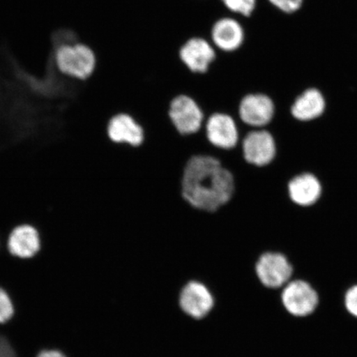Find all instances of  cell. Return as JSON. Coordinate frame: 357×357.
Listing matches in <instances>:
<instances>
[{
	"label": "cell",
	"instance_id": "6da1fadb",
	"mask_svg": "<svg viewBox=\"0 0 357 357\" xmlns=\"http://www.w3.org/2000/svg\"><path fill=\"white\" fill-rule=\"evenodd\" d=\"M233 174L215 156L199 154L187 162L181 181L182 197L198 211L214 213L233 198Z\"/></svg>",
	"mask_w": 357,
	"mask_h": 357
},
{
	"label": "cell",
	"instance_id": "7a4b0ae2",
	"mask_svg": "<svg viewBox=\"0 0 357 357\" xmlns=\"http://www.w3.org/2000/svg\"><path fill=\"white\" fill-rule=\"evenodd\" d=\"M51 51L56 69L65 77L77 82L91 79L98 66V57L89 45L79 42L78 35L69 29L55 31L51 37Z\"/></svg>",
	"mask_w": 357,
	"mask_h": 357
},
{
	"label": "cell",
	"instance_id": "3957f363",
	"mask_svg": "<svg viewBox=\"0 0 357 357\" xmlns=\"http://www.w3.org/2000/svg\"><path fill=\"white\" fill-rule=\"evenodd\" d=\"M216 48L209 39L203 36H192L178 49V59L193 75L208 73L218 60Z\"/></svg>",
	"mask_w": 357,
	"mask_h": 357
},
{
	"label": "cell",
	"instance_id": "277c9868",
	"mask_svg": "<svg viewBox=\"0 0 357 357\" xmlns=\"http://www.w3.org/2000/svg\"><path fill=\"white\" fill-rule=\"evenodd\" d=\"M169 120L181 136H191L198 133L204 127V112L197 100L187 93H180L169 102Z\"/></svg>",
	"mask_w": 357,
	"mask_h": 357
},
{
	"label": "cell",
	"instance_id": "5b68a950",
	"mask_svg": "<svg viewBox=\"0 0 357 357\" xmlns=\"http://www.w3.org/2000/svg\"><path fill=\"white\" fill-rule=\"evenodd\" d=\"M240 145L243 159L250 166L264 168L275 158V138L266 129H250L240 138Z\"/></svg>",
	"mask_w": 357,
	"mask_h": 357
},
{
	"label": "cell",
	"instance_id": "8992f818",
	"mask_svg": "<svg viewBox=\"0 0 357 357\" xmlns=\"http://www.w3.org/2000/svg\"><path fill=\"white\" fill-rule=\"evenodd\" d=\"M245 36L242 22L230 15H225L213 22L208 39L222 54H234L243 47Z\"/></svg>",
	"mask_w": 357,
	"mask_h": 357
},
{
	"label": "cell",
	"instance_id": "52a82bcc",
	"mask_svg": "<svg viewBox=\"0 0 357 357\" xmlns=\"http://www.w3.org/2000/svg\"><path fill=\"white\" fill-rule=\"evenodd\" d=\"M274 115L275 105L271 97L263 93H248L239 102L236 123L251 129L263 128L271 123Z\"/></svg>",
	"mask_w": 357,
	"mask_h": 357
},
{
	"label": "cell",
	"instance_id": "ba28073f",
	"mask_svg": "<svg viewBox=\"0 0 357 357\" xmlns=\"http://www.w3.org/2000/svg\"><path fill=\"white\" fill-rule=\"evenodd\" d=\"M204 129L206 139L217 149L230 151L240 144L238 123L229 114L216 112L209 115L205 120Z\"/></svg>",
	"mask_w": 357,
	"mask_h": 357
},
{
	"label": "cell",
	"instance_id": "9c48e42d",
	"mask_svg": "<svg viewBox=\"0 0 357 357\" xmlns=\"http://www.w3.org/2000/svg\"><path fill=\"white\" fill-rule=\"evenodd\" d=\"M42 236L39 230L29 223H22L13 227L8 234L6 249L13 257L20 260H31L42 250Z\"/></svg>",
	"mask_w": 357,
	"mask_h": 357
},
{
	"label": "cell",
	"instance_id": "30bf717a",
	"mask_svg": "<svg viewBox=\"0 0 357 357\" xmlns=\"http://www.w3.org/2000/svg\"><path fill=\"white\" fill-rule=\"evenodd\" d=\"M283 305L290 314L305 317L318 306L319 296L315 289L303 280L289 283L282 292Z\"/></svg>",
	"mask_w": 357,
	"mask_h": 357
},
{
	"label": "cell",
	"instance_id": "8fae6325",
	"mask_svg": "<svg viewBox=\"0 0 357 357\" xmlns=\"http://www.w3.org/2000/svg\"><path fill=\"white\" fill-rule=\"evenodd\" d=\"M256 273L261 282L269 288H278L287 283L292 275V266L287 258L278 252H265L256 263Z\"/></svg>",
	"mask_w": 357,
	"mask_h": 357
},
{
	"label": "cell",
	"instance_id": "7c38bea8",
	"mask_svg": "<svg viewBox=\"0 0 357 357\" xmlns=\"http://www.w3.org/2000/svg\"><path fill=\"white\" fill-rule=\"evenodd\" d=\"M107 135L114 144L131 147L140 146L145 140L144 128L128 113L116 114L109 119Z\"/></svg>",
	"mask_w": 357,
	"mask_h": 357
},
{
	"label": "cell",
	"instance_id": "4fadbf2b",
	"mask_svg": "<svg viewBox=\"0 0 357 357\" xmlns=\"http://www.w3.org/2000/svg\"><path fill=\"white\" fill-rule=\"evenodd\" d=\"M180 302L183 310L195 319L207 315L213 305V298L209 290L196 281H192L182 290Z\"/></svg>",
	"mask_w": 357,
	"mask_h": 357
},
{
	"label": "cell",
	"instance_id": "5bb4252c",
	"mask_svg": "<svg viewBox=\"0 0 357 357\" xmlns=\"http://www.w3.org/2000/svg\"><path fill=\"white\" fill-rule=\"evenodd\" d=\"M321 185L318 178L311 174H303L294 177L289 184V194L294 203L309 206L314 204L320 197Z\"/></svg>",
	"mask_w": 357,
	"mask_h": 357
},
{
	"label": "cell",
	"instance_id": "9a60e30c",
	"mask_svg": "<svg viewBox=\"0 0 357 357\" xmlns=\"http://www.w3.org/2000/svg\"><path fill=\"white\" fill-rule=\"evenodd\" d=\"M325 109V100L317 89H309L294 102L291 113L301 121H310L322 115Z\"/></svg>",
	"mask_w": 357,
	"mask_h": 357
},
{
	"label": "cell",
	"instance_id": "2e32d148",
	"mask_svg": "<svg viewBox=\"0 0 357 357\" xmlns=\"http://www.w3.org/2000/svg\"><path fill=\"white\" fill-rule=\"evenodd\" d=\"M229 15L251 17L257 8V0H218Z\"/></svg>",
	"mask_w": 357,
	"mask_h": 357
},
{
	"label": "cell",
	"instance_id": "e0dca14e",
	"mask_svg": "<svg viewBox=\"0 0 357 357\" xmlns=\"http://www.w3.org/2000/svg\"><path fill=\"white\" fill-rule=\"evenodd\" d=\"M13 315V305L8 294L0 289V324L6 323Z\"/></svg>",
	"mask_w": 357,
	"mask_h": 357
},
{
	"label": "cell",
	"instance_id": "ac0fdd59",
	"mask_svg": "<svg viewBox=\"0 0 357 357\" xmlns=\"http://www.w3.org/2000/svg\"><path fill=\"white\" fill-rule=\"evenodd\" d=\"M272 6L284 13H292L300 10L303 0H268Z\"/></svg>",
	"mask_w": 357,
	"mask_h": 357
},
{
	"label": "cell",
	"instance_id": "d6986e66",
	"mask_svg": "<svg viewBox=\"0 0 357 357\" xmlns=\"http://www.w3.org/2000/svg\"><path fill=\"white\" fill-rule=\"evenodd\" d=\"M345 305L347 311L357 318V285L348 289L345 296Z\"/></svg>",
	"mask_w": 357,
	"mask_h": 357
},
{
	"label": "cell",
	"instance_id": "ffe728a7",
	"mask_svg": "<svg viewBox=\"0 0 357 357\" xmlns=\"http://www.w3.org/2000/svg\"><path fill=\"white\" fill-rule=\"evenodd\" d=\"M0 357H17L10 343L6 337L0 336Z\"/></svg>",
	"mask_w": 357,
	"mask_h": 357
},
{
	"label": "cell",
	"instance_id": "44dd1931",
	"mask_svg": "<svg viewBox=\"0 0 357 357\" xmlns=\"http://www.w3.org/2000/svg\"><path fill=\"white\" fill-rule=\"evenodd\" d=\"M38 357H66L61 352L58 351H43Z\"/></svg>",
	"mask_w": 357,
	"mask_h": 357
}]
</instances>
